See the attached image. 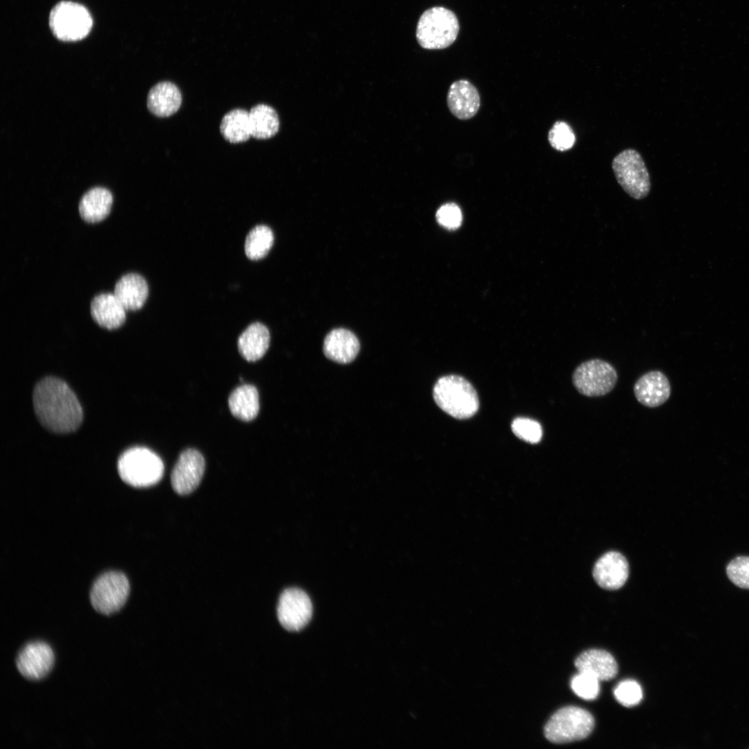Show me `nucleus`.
<instances>
[{
	"instance_id": "nucleus-20",
	"label": "nucleus",
	"mask_w": 749,
	"mask_h": 749,
	"mask_svg": "<svg viewBox=\"0 0 749 749\" xmlns=\"http://www.w3.org/2000/svg\"><path fill=\"white\" fill-rule=\"evenodd\" d=\"M182 103V95L178 87L168 81L158 83L149 90L147 96L148 110L159 117H169L175 113Z\"/></svg>"
},
{
	"instance_id": "nucleus-6",
	"label": "nucleus",
	"mask_w": 749,
	"mask_h": 749,
	"mask_svg": "<svg viewBox=\"0 0 749 749\" xmlns=\"http://www.w3.org/2000/svg\"><path fill=\"white\" fill-rule=\"evenodd\" d=\"M93 24L88 10L78 3L63 1L57 3L49 15V26L53 35L64 42H75L85 38Z\"/></svg>"
},
{
	"instance_id": "nucleus-17",
	"label": "nucleus",
	"mask_w": 749,
	"mask_h": 749,
	"mask_svg": "<svg viewBox=\"0 0 749 749\" xmlns=\"http://www.w3.org/2000/svg\"><path fill=\"white\" fill-rule=\"evenodd\" d=\"M574 664L578 672L587 673L599 681L614 678L618 671L614 657L610 653L600 649H590L583 652L577 657Z\"/></svg>"
},
{
	"instance_id": "nucleus-1",
	"label": "nucleus",
	"mask_w": 749,
	"mask_h": 749,
	"mask_svg": "<svg viewBox=\"0 0 749 749\" xmlns=\"http://www.w3.org/2000/svg\"><path fill=\"white\" fill-rule=\"evenodd\" d=\"M33 404L40 424L56 433L76 431L83 418L75 393L64 381L53 377L40 380L35 386Z\"/></svg>"
},
{
	"instance_id": "nucleus-13",
	"label": "nucleus",
	"mask_w": 749,
	"mask_h": 749,
	"mask_svg": "<svg viewBox=\"0 0 749 749\" xmlns=\"http://www.w3.org/2000/svg\"><path fill=\"white\" fill-rule=\"evenodd\" d=\"M629 566L626 558L619 552L609 551L596 562L593 576L597 584L606 589H617L628 579Z\"/></svg>"
},
{
	"instance_id": "nucleus-15",
	"label": "nucleus",
	"mask_w": 749,
	"mask_h": 749,
	"mask_svg": "<svg viewBox=\"0 0 749 749\" xmlns=\"http://www.w3.org/2000/svg\"><path fill=\"white\" fill-rule=\"evenodd\" d=\"M447 102L451 114L461 120L470 119L478 112L480 96L476 88L468 80L453 83L448 91Z\"/></svg>"
},
{
	"instance_id": "nucleus-26",
	"label": "nucleus",
	"mask_w": 749,
	"mask_h": 749,
	"mask_svg": "<svg viewBox=\"0 0 749 749\" xmlns=\"http://www.w3.org/2000/svg\"><path fill=\"white\" fill-rule=\"evenodd\" d=\"M273 233L266 225H257L248 234L245 242L246 256L252 260L264 257L273 243Z\"/></svg>"
},
{
	"instance_id": "nucleus-27",
	"label": "nucleus",
	"mask_w": 749,
	"mask_h": 749,
	"mask_svg": "<svg viewBox=\"0 0 749 749\" xmlns=\"http://www.w3.org/2000/svg\"><path fill=\"white\" fill-rule=\"evenodd\" d=\"M550 145L556 150L565 151L573 147L576 137L572 128L565 121H556L548 135Z\"/></svg>"
},
{
	"instance_id": "nucleus-2",
	"label": "nucleus",
	"mask_w": 749,
	"mask_h": 749,
	"mask_svg": "<svg viewBox=\"0 0 749 749\" xmlns=\"http://www.w3.org/2000/svg\"><path fill=\"white\" fill-rule=\"evenodd\" d=\"M437 405L457 419H467L478 411L477 393L471 384L462 377L447 375L440 378L433 390Z\"/></svg>"
},
{
	"instance_id": "nucleus-14",
	"label": "nucleus",
	"mask_w": 749,
	"mask_h": 749,
	"mask_svg": "<svg viewBox=\"0 0 749 749\" xmlns=\"http://www.w3.org/2000/svg\"><path fill=\"white\" fill-rule=\"evenodd\" d=\"M634 393L639 403L654 408L663 404L669 399L671 386L667 377L662 372L650 371L635 382Z\"/></svg>"
},
{
	"instance_id": "nucleus-32",
	"label": "nucleus",
	"mask_w": 749,
	"mask_h": 749,
	"mask_svg": "<svg viewBox=\"0 0 749 749\" xmlns=\"http://www.w3.org/2000/svg\"><path fill=\"white\" fill-rule=\"evenodd\" d=\"M436 217L442 226L450 230L458 228L463 218L461 210L455 203L442 205L438 209Z\"/></svg>"
},
{
	"instance_id": "nucleus-12",
	"label": "nucleus",
	"mask_w": 749,
	"mask_h": 749,
	"mask_svg": "<svg viewBox=\"0 0 749 749\" xmlns=\"http://www.w3.org/2000/svg\"><path fill=\"white\" fill-rule=\"evenodd\" d=\"M53 662V652L50 646L43 642L26 644L16 659L18 671L23 677L31 680L45 677L51 671Z\"/></svg>"
},
{
	"instance_id": "nucleus-22",
	"label": "nucleus",
	"mask_w": 749,
	"mask_h": 749,
	"mask_svg": "<svg viewBox=\"0 0 749 749\" xmlns=\"http://www.w3.org/2000/svg\"><path fill=\"white\" fill-rule=\"evenodd\" d=\"M238 349L248 361H256L266 352L270 343L268 328L260 322L249 325L238 338Z\"/></svg>"
},
{
	"instance_id": "nucleus-5",
	"label": "nucleus",
	"mask_w": 749,
	"mask_h": 749,
	"mask_svg": "<svg viewBox=\"0 0 749 749\" xmlns=\"http://www.w3.org/2000/svg\"><path fill=\"white\" fill-rule=\"evenodd\" d=\"M594 720L587 710L567 706L558 709L544 727V736L554 743H565L587 737L592 731Z\"/></svg>"
},
{
	"instance_id": "nucleus-21",
	"label": "nucleus",
	"mask_w": 749,
	"mask_h": 749,
	"mask_svg": "<svg viewBox=\"0 0 749 749\" xmlns=\"http://www.w3.org/2000/svg\"><path fill=\"white\" fill-rule=\"evenodd\" d=\"M112 203L113 196L110 191L105 187H93L85 192L80 200V216L87 223L100 222L110 213Z\"/></svg>"
},
{
	"instance_id": "nucleus-4",
	"label": "nucleus",
	"mask_w": 749,
	"mask_h": 749,
	"mask_svg": "<svg viewBox=\"0 0 749 749\" xmlns=\"http://www.w3.org/2000/svg\"><path fill=\"white\" fill-rule=\"evenodd\" d=\"M459 24L450 10L436 6L425 10L417 26L416 37L426 49H442L449 46L456 39Z\"/></svg>"
},
{
	"instance_id": "nucleus-29",
	"label": "nucleus",
	"mask_w": 749,
	"mask_h": 749,
	"mask_svg": "<svg viewBox=\"0 0 749 749\" xmlns=\"http://www.w3.org/2000/svg\"><path fill=\"white\" fill-rule=\"evenodd\" d=\"M511 429L517 437L532 444L539 442L542 437L540 424L530 418H515L511 424Z\"/></svg>"
},
{
	"instance_id": "nucleus-18",
	"label": "nucleus",
	"mask_w": 749,
	"mask_h": 749,
	"mask_svg": "<svg viewBox=\"0 0 749 749\" xmlns=\"http://www.w3.org/2000/svg\"><path fill=\"white\" fill-rule=\"evenodd\" d=\"M126 311L112 293L98 294L90 303V313L94 320L109 330L117 329L124 324Z\"/></svg>"
},
{
	"instance_id": "nucleus-24",
	"label": "nucleus",
	"mask_w": 749,
	"mask_h": 749,
	"mask_svg": "<svg viewBox=\"0 0 749 749\" xmlns=\"http://www.w3.org/2000/svg\"><path fill=\"white\" fill-rule=\"evenodd\" d=\"M251 136L258 139L273 137L279 130V120L276 111L266 104H258L249 112Z\"/></svg>"
},
{
	"instance_id": "nucleus-19",
	"label": "nucleus",
	"mask_w": 749,
	"mask_h": 749,
	"mask_svg": "<svg viewBox=\"0 0 749 749\" xmlns=\"http://www.w3.org/2000/svg\"><path fill=\"white\" fill-rule=\"evenodd\" d=\"M114 294L126 311H137L147 300L148 286L141 275L128 273L117 282Z\"/></svg>"
},
{
	"instance_id": "nucleus-31",
	"label": "nucleus",
	"mask_w": 749,
	"mask_h": 749,
	"mask_svg": "<svg viewBox=\"0 0 749 749\" xmlns=\"http://www.w3.org/2000/svg\"><path fill=\"white\" fill-rule=\"evenodd\" d=\"M726 572L730 580L737 586L749 589V557L739 556L729 562Z\"/></svg>"
},
{
	"instance_id": "nucleus-9",
	"label": "nucleus",
	"mask_w": 749,
	"mask_h": 749,
	"mask_svg": "<svg viewBox=\"0 0 749 749\" xmlns=\"http://www.w3.org/2000/svg\"><path fill=\"white\" fill-rule=\"evenodd\" d=\"M130 585L126 575L119 571H108L100 576L90 591L92 607L103 614L119 610L126 603Z\"/></svg>"
},
{
	"instance_id": "nucleus-16",
	"label": "nucleus",
	"mask_w": 749,
	"mask_h": 749,
	"mask_svg": "<svg viewBox=\"0 0 749 749\" xmlns=\"http://www.w3.org/2000/svg\"><path fill=\"white\" fill-rule=\"evenodd\" d=\"M360 344L350 331L339 328L332 330L325 338L323 352L325 356L339 363H349L357 356Z\"/></svg>"
},
{
	"instance_id": "nucleus-25",
	"label": "nucleus",
	"mask_w": 749,
	"mask_h": 749,
	"mask_svg": "<svg viewBox=\"0 0 749 749\" xmlns=\"http://www.w3.org/2000/svg\"><path fill=\"white\" fill-rule=\"evenodd\" d=\"M220 130L223 137L230 143L247 141L251 137L249 112L234 109L224 115Z\"/></svg>"
},
{
	"instance_id": "nucleus-7",
	"label": "nucleus",
	"mask_w": 749,
	"mask_h": 749,
	"mask_svg": "<svg viewBox=\"0 0 749 749\" xmlns=\"http://www.w3.org/2000/svg\"><path fill=\"white\" fill-rule=\"evenodd\" d=\"M616 179L632 198L641 200L651 189L648 171L641 155L635 149H626L617 154L612 162Z\"/></svg>"
},
{
	"instance_id": "nucleus-23",
	"label": "nucleus",
	"mask_w": 749,
	"mask_h": 749,
	"mask_svg": "<svg viewBox=\"0 0 749 749\" xmlns=\"http://www.w3.org/2000/svg\"><path fill=\"white\" fill-rule=\"evenodd\" d=\"M228 405L235 417L246 422L252 420L259 411L257 389L250 384L236 388L229 397Z\"/></svg>"
},
{
	"instance_id": "nucleus-30",
	"label": "nucleus",
	"mask_w": 749,
	"mask_h": 749,
	"mask_svg": "<svg viewBox=\"0 0 749 749\" xmlns=\"http://www.w3.org/2000/svg\"><path fill=\"white\" fill-rule=\"evenodd\" d=\"M617 700L623 706L632 707L642 699V689L639 684L633 680L620 682L614 689Z\"/></svg>"
},
{
	"instance_id": "nucleus-28",
	"label": "nucleus",
	"mask_w": 749,
	"mask_h": 749,
	"mask_svg": "<svg viewBox=\"0 0 749 749\" xmlns=\"http://www.w3.org/2000/svg\"><path fill=\"white\" fill-rule=\"evenodd\" d=\"M599 680L583 672H578L571 680L572 691L584 700L595 699L600 691Z\"/></svg>"
},
{
	"instance_id": "nucleus-11",
	"label": "nucleus",
	"mask_w": 749,
	"mask_h": 749,
	"mask_svg": "<svg viewBox=\"0 0 749 749\" xmlns=\"http://www.w3.org/2000/svg\"><path fill=\"white\" fill-rule=\"evenodd\" d=\"M205 463L203 455L195 449L182 451L171 476V485L179 494H188L199 485L203 478Z\"/></svg>"
},
{
	"instance_id": "nucleus-10",
	"label": "nucleus",
	"mask_w": 749,
	"mask_h": 749,
	"mask_svg": "<svg viewBox=\"0 0 749 749\" xmlns=\"http://www.w3.org/2000/svg\"><path fill=\"white\" fill-rule=\"evenodd\" d=\"M312 604L308 595L298 588H288L281 594L277 608L280 624L289 631H299L307 626L312 615Z\"/></svg>"
},
{
	"instance_id": "nucleus-8",
	"label": "nucleus",
	"mask_w": 749,
	"mask_h": 749,
	"mask_svg": "<svg viewBox=\"0 0 749 749\" xmlns=\"http://www.w3.org/2000/svg\"><path fill=\"white\" fill-rule=\"evenodd\" d=\"M573 384L582 395L600 397L610 393L617 381V373L608 362L591 359L580 363L572 374Z\"/></svg>"
},
{
	"instance_id": "nucleus-3",
	"label": "nucleus",
	"mask_w": 749,
	"mask_h": 749,
	"mask_svg": "<svg viewBox=\"0 0 749 749\" xmlns=\"http://www.w3.org/2000/svg\"><path fill=\"white\" fill-rule=\"evenodd\" d=\"M121 479L136 488H146L158 483L164 474L162 459L153 451L142 447L130 448L118 460Z\"/></svg>"
}]
</instances>
